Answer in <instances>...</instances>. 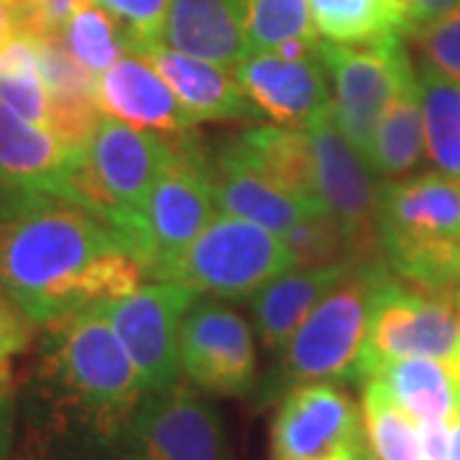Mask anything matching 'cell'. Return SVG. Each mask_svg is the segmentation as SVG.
I'll use <instances>...</instances> for the list:
<instances>
[{"label": "cell", "mask_w": 460, "mask_h": 460, "mask_svg": "<svg viewBox=\"0 0 460 460\" xmlns=\"http://www.w3.org/2000/svg\"><path fill=\"white\" fill-rule=\"evenodd\" d=\"M425 156V123L420 105L417 69L410 65L399 83L386 111L378 120L368 164L384 180H404Z\"/></svg>", "instance_id": "7402d4cb"}, {"label": "cell", "mask_w": 460, "mask_h": 460, "mask_svg": "<svg viewBox=\"0 0 460 460\" xmlns=\"http://www.w3.org/2000/svg\"><path fill=\"white\" fill-rule=\"evenodd\" d=\"M453 302H456V310H458V317H460V289L453 295Z\"/></svg>", "instance_id": "b9f144b4"}, {"label": "cell", "mask_w": 460, "mask_h": 460, "mask_svg": "<svg viewBox=\"0 0 460 460\" xmlns=\"http://www.w3.org/2000/svg\"><path fill=\"white\" fill-rule=\"evenodd\" d=\"M75 162L77 156L47 128L0 102V190H31L66 199Z\"/></svg>", "instance_id": "d6986e66"}, {"label": "cell", "mask_w": 460, "mask_h": 460, "mask_svg": "<svg viewBox=\"0 0 460 460\" xmlns=\"http://www.w3.org/2000/svg\"><path fill=\"white\" fill-rule=\"evenodd\" d=\"M295 266L284 235L243 217L215 215L174 261L166 279L215 299H251L263 284Z\"/></svg>", "instance_id": "ba28073f"}, {"label": "cell", "mask_w": 460, "mask_h": 460, "mask_svg": "<svg viewBox=\"0 0 460 460\" xmlns=\"http://www.w3.org/2000/svg\"><path fill=\"white\" fill-rule=\"evenodd\" d=\"M320 44V41H317ZM253 105L274 123L305 128L332 105V84L317 47L302 54H246L233 66Z\"/></svg>", "instance_id": "9a60e30c"}, {"label": "cell", "mask_w": 460, "mask_h": 460, "mask_svg": "<svg viewBox=\"0 0 460 460\" xmlns=\"http://www.w3.org/2000/svg\"><path fill=\"white\" fill-rule=\"evenodd\" d=\"M11 384H13V371H11L8 356H0V396L11 394Z\"/></svg>", "instance_id": "f35d334b"}, {"label": "cell", "mask_w": 460, "mask_h": 460, "mask_svg": "<svg viewBox=\"0 0 460 460\" xmlns=\"http://www.w3.org/2000/svg\"><path fill=\"white\" fill-rule=\"evenodd\" d=\"M174 141L177 154L172 164L148 190L131 226L120 233L144 266L146 279L154 281L166 279L174 261L217 215L205 148L192 138V133L174 136Z\"/></svg>", "instance_id": "8992f818"}, {"label": "cell", "mask_w": 460, "mask_h": 460, "mask_svg": "<svg viewBox=\"0 0 460 460\" xmlns=\"http://www.w3.org/2000/svg\"><path fill=\"white\" fill-rule=\"evenodd\" d=\"M410 33L420 47L422 62L460 84V8Z\"/></svg>", "instance_id": "d6a6232c"}, {"label": "cell", "mask_w": 460, "mask_h": 460, "mask_svg": "<svg viewBox=\"0 0 460 460\" xmlns=\"http://www.w3.org/2000/svg\"><path fill=\"white\" fill-rule=\"evenodd\" d=\"M11 33H13V18H11V13H8L5 3L0 0V44H3Z\"/></svg>", "instance_id": "ab89813d"}, {"label": "cell", "mask_w": 460, "mask_h": 460, "mask_svg": "<svg viewBox=\"0 0 460 460\" xmlns=\"http://www.w3.org/2000/svg\"><path fill=\"white\" fill-rule=\"evenodd\" d=\"M317 33L338 44H366L389 33H407L389 0H310Z\"/></svg>", "instance_id": "4316f807"}, {"label": "cell", "mask_w": 460, "mask_h": 460, "mask_svg": "<svg viewBox=\"0 0 460 460\" xmlns=\"http://www.w3.org/2000/svg\"><path fill=\"white\" fill-rule=\"evenodd\" d=\"M100 5L113 13L120 26L128 31L133 49L144 51L154 44H162L166 16L174 0H98Z\"/></svg>", "instance_id": "1f68e13d"}, {"label": "cell", "mask_w": 460, "mask_h": 460, "mask_svg": "<svg viewBox=\"0 0 460 460\" xmlns=\"http://www.w3.org/2000/svg\"><path fill=\"white\" fill-rule=\"evenodd\" d=\"M13 445V394L0 396V460H8Z\"/></svg>", "instance_id": "8d00e7d4"}, {"label": "cell", "mask_w": 460, "mask_h": 460, "mask_svg": "<svg viewBox=\"0 0 460 460\" xmlns=\"http://www.w3.org/2000/svg\"><path fill=\"white\" fill-rule=\"evenodd\" d=\"M361 266V263H358ZM356 269V263H330V266H313L302 269L295 266L279 274L277 279L263 284L256 295L251 296V314L253 325L261 338V343L271 350H279L281 345L292 338L305 317L335 289L341 281Z\"/></svg>", "instance_id": "44dd1931"}, {"label": "cell", "mask_w": 460, "mask_h": 460, "mask_svg": "<svg viewBox=\"0 0 460 460\" xmlns=\"http://www.w3.org/2000/svg\"><path fill=\"white\" fill-rule=\"evenodd\" d=\"M384 271V261L361 263L330 289L279 348V361L261 392L266 399L313 381H356L371 296Z\"/></svg>", "instance_id": "277c9868"}, {"label": "cell", "mask_w": 460, "mask_h": 460, "mask_svg": "<svg viewBox=\"0 0 460 460\" xmlns=\"http://www.w3.org/2000/svg\"><path fill=\"white\" fill-rule=\"evenodd\" d=\"M205 162L213 184L215 205L220 213L259 223L279 235L289 233L296 223L313 215L325 213L317 202L284 190L266 172H261L248 159L235 136L205 151Z\"/></svg>", "instance_id": "2e32d148"}, {"label": "cell", "mask_w": 460, "mask_h": 460, "mask_svg": "<svg viewBox=\"0 0 460 460\" xmlns=\"http://www.w3.org/2000/svg\"><path fill=\"white\" fill-rule=\"evenodd\" d=\"M118 438L123 460H228L220 411L184 381L141 396Z\"/></svg>", "instance_id": "8fae6325"}, {"label": "cell", "mask_w": 460, "mask_h": 460, "mask_svg": "<svg viewBox=\"0 0 460 460\" xmlns=\"http://www.w3.org/2000/svg\"><path fill=\"white\" fill-rule=\"evenodd\" d=\"M0 102L13 113L47 128L49 95L41 77L36 39L13 31L0 44Z\"/></svg>", "instance_id": "484cf974"}, {"label": "cell", "mask_w": 460, "mask_h": 460, "mask_svg": "<svg viewBox=\"0 0 460 460\" xmlns=\"http://www.w3.org/2000/svg\"><path fill=\"white\" fill-rule=\"evenodd\" d=\"M363 428L376 460H422L420 422L402 410L389 392L374 381H363Z\"/></svg>", "instance_id": "83f0119b"}, {"label": "cell", "mask_w": 460, "mask_h": 460, "mask_svg": "<svg viewBox=\"0 0 460 460\" xmlns=\"http://www.w3.org/2000/svg\"><path fill=\"white\" fill-rule=\"evenodd\" d=\"M235 141L246 151L248 159L277 184L323 208L317 195L313 144L305 128L281 126V123H259L235 133Z\"/></svg>", "instance_id": "603a6c76"}, {"label": "cell", "mask_w": 460, "mask_h": 460, "mask_svg": "<svg viewBox=\"0 0 460 460\" xmlns=\"http://www.w3.org/2000/svg\"><path fill=\"white\" fill-rule=\"evenodd\" d=\"M141 54L172 87L195 123H261L263 113L235 80L233 69L154 44Z\"/></svg>", "instance_id": "ac0fdd59"}, {"label": "cell", "mask_w": 460, "mask_h": 460, "mask_svg": "<svg viewBox=\"0 0 460 460\" xmlns=\"http://www.w3.org/2000/svg\"><path fill=\"white\" fill-rule=\"evenodd\" d=\"M198 292L181 281H151L131 295L98 305L131 356L146 392H162L181 378L180 332Z\"/></svg>", "instance_id": "7c38bea8"}, {"label": "cell", "mask_w": 460, "mask_h": 460, "mask_svg": "<svg viewBox=\"0 0 460 460\" xmlns=\"http://www.w3.org/2000/svg\"><path fill=\"white\" fill-rule=\"evenodd\" d=\"M399 358H432L460 376V317L453 296L414 289L386 269L371 296L356 381Z\"/></svg>", "instance_id": "52a82bcc"}, {"label": "cell", "mask_w": 460, "mask_h": 460, "mask_svg": "<svg viewBox=\"0 0 460 460\" xmlns=\"http://www.w3.org/2000/svg\"><path fill=\"white\" fill-rule=\"evenodd\" d=\"M460 8V0H414V8L407 18V31L422 29L438 18L447 16L450 11Z\"/></svg>", "instance_id": "d590c367"}, {"label": "cell", "mask_w": 460, "mask_h": 460, "mask_svg": "<svg viewBox=\"0 0 460 460\" xmlns=\"http://www.w3.org/2000/svg\"><path fill=\"white\" fill-rule=\"evenodd\" d=\"M317 41L310 0H248L246 54L314 47Z\"/></svg>", "instance_id": "f1b7e54d"}, {"label": "cell", "mask_w": 460, "mask_h": 460, "mask_svg": "<svg viewBox=\"0 0 460 460\" xmlns=\"http://www.w3.org/2000/svg\"><path fill=\"white\" fill-rule=\"evenodd\" d=\"M305 131L313 144L317 195L343 233L348 259L353 263L384 261L378 248L381 181L374 166L338 128L332 108L310 120Z\"/></svg>", "instance_id": "9c48e42d"}, {"label": "cell", "mask_w": 460, "mask_h": 460, "mask_svg": "<svg viewBox=\"0 0 460 460\" xmlns=\"http://www.w3.org/2000/svg\"><path fill=\"white\" fill-rule=\"evenodd\" d=\"M33 330L36 325L0 287V356L23 353L31 345Z\"/></svg>", "instance_id": "836d02e7"}, {"label": "cell", "mask_w": 460, "mask_h": 460, "mask_svg": "<svg viewBox=\"0 0 460 460\" xmlns=\"http://www.w3.org/2000/svg\"><path fill=\"white\" fill-rule=\"evenodd\" d=\"M66 51L80 65L100 77L111 65H115L123 54L133 49L128 31L120 26V21L108 13L98 0L83 5L75 16L69 18L65 31L59 33Z\"/></svg>", "instance_id": "f546056e"}, {"label": "cell", "mask_w": 460, "mask_h": 460, "mask_svg": "<svg viewBox=\"0 0 460 460\" xmlns=\"http://www.w3.org/2000/svg\"><path fill=\"white\" fill-rule=\"evenodd\" d=\"M414 69L429 162L440 174L460 181V84L425 62Z\"/></svg>", "instance_id": "d4e9b609"}, {"label": "cell", "mask_w": 460, "mask_h": 460, "mask_svg": "<svg viewBox=\"0 0 460 460\" xmlns=\"http://www.w3.org/2000/svg\"><path fill=\"white\" fill-rule=\"evenodd\" d=\"M447 460H460V407L450 417V458Z\"/></svg>", "instance_id": "74e56055"}, {"label": "cell", "mask_w": 460, "mask_h": 460, "mask_svg": "<svg viewBox=\"0 0 460 460\" xmlns=\"http://www.w3.org/2000/svg\"><path fill=\"white\" fill-rule=\"evenodd\" d=\"M49 376L105 438H118L146 394V384L100 307L47 325Z\"/></svg>", "instance_id": "3957f363"}, {"label": "cell", "mask_w": 460, "mask_h": 460, "mask_svg": "<svg viewBox=\"0 0 460 460\" xmlns=\"http://www.w3.org/2000/svg\"><path fill=\"white\" fill-rule=\"evenodd\" d=\"M271 460H374L363 414L328 381L289 389L271 422Z\"/></svg>", "instance_id": "4fadbf2b"}, {"label": "cell", "mask_w": 460, "mask_h": 460, "mask_svg": "<svg viewBox=\"0 0 460 460\" xmlns=\"http://www.w3.org/2000/svg\"><path fill=\"white\" fill-rule=\"evenodd\" d=\"M246 5L248 0H174L162 44L233 69L246 57Z\"/></svg>", "instance_id": "ffe728a7"}, {"label": "cell", "mask_w": 460, "mask_h": 460, "mask_svg": "<svg viewBox=\"0 0 460 460\" xmlns=\"http://www.w3.org/2000/svg\"><path fill=\"white\" fill-rule=\"evenodd\" d=\"M284 241L295 253L296 266L313 269V266H330V263L348 261V246L341 228L328 213H317L302 223H296L289 233H284ZM358 266V263H356Z\"/></svg>", "instance_id": "4dcf8cb0"}, {"label": "cell", "mask_w": 460, "mask_h": 460, "mask_svg": "<svg viewBox=\"0 0 460 460\" xmlns=\"http://www.w3.org/2000/svg\"><path fill=\"white\" fill-rule=\"evenodd\" d=\"M420 440H422V460L450 458V420L420 422Z\"/></svg>", "instance_id": "e575fe53"}, {"label": "cell", "mask_w": 460, "mask_h": 460, "mask_svg": "<svg viewBox=\"0 0 460 460\" xmlns=\"http://www.w3.org/2000/svg\"><path fill=\"white\" fill-rule=\"evenodd\" d=\"M317 54L332 84V118L348 141L368 159L378 120L394 95L402 72L411 65L402 33L366 44H338L320 39Z\"/></svg>", "instance_id": "30bf717a"}, {"label": "cell", "mask_w": 460, "mask_h": 460, "mask_svg": "<svg viewBox=\"0 0 460 460\" xmlns=\"http://www.w3.org/2000/svg\"><path fill=\"white\" fill-rule=\"evenodd\" d=\"M389 5L394 8L399 16L404 18V26H407V18H410V11L414 8V0H389Z\"/></svg>", "instance_id": "60d3db41"}, {"label": "cell", "mask_w": 460, "mask_h": 460, "mask_svg": "<svg viewBox=\"0 0 460 460\" xmlns=\"http://www.w3.org/2000/svg\"><path fill=\"white\" fill-rule=\"evenodd\" d=\"M181 374L210 394L243 396L256 386V345L248 323L223 299L205 296L184 314Z\"/></svg>", "instance_id": "5bb4252c"}, {"label": "cell", "mask_w": 460, "mask_h": 460, "mask_svg": "<svg viewBox=\"0 0 460 460\" xmlns=\"http://www.w3.org/2000/svg\"><path fill=\"white\" fill-rule=\"evenodd\" d=\"M174 154V136L133 128L102 115L90 144L75 162L66 199L98 215L120 235Z\"/></svg>", "instance_id": "5b68a950"}, {"label": "cell", "mask_w": 460, "mask_h": 460, "mask_svg": "<svg viewBox=\"0 0 460 460\" xmlns=\"http://www.w3.org/2000/svg\"><path fill=\"white\" fill-rule=\"evenodd\" d=\"M378 248L396 279L429 295L460 289V181L417 174L381 184Z\"/></svg>", "instance_id": "7a4b0ae2"}, {"label": "cell", "mask_w": 460, "mask_h": 460, "mask_svg": "<svg viewBox=\"0 0 460 460\" xmlns=\"http://www.w3.org/2000/svg\"><path fill=\"white\" fill-rule=\"evenodd\" d=\"M402 410L417 422L450 420L460 407V376L432 358H399L384 363L374 376Z\"/></svg>", "instance_id": "cb8c5ba5"}, {"label": "cell", "mask_w": 460, "mask_h": 460, "mask_svg": "<svg viewBox=\"0 0 460 460\" xmlns=\"http://www.w3.org/2000/svg\"><path fill=\"white\" fill-rule=\"evenodd\" d=\"M95 100L100 113L133 128L184 136L198 126L146 54L136 49L126 51L100 75Z\"/></svg>", "instance_id": "e0dca14e"}, {"label": "cell", "mask_w": 460, "mask_h": 460, "mask_svg": "<svg viewBox=\"0 0 460 460\" xmlns=\"http://www.w3.org/2000/svg\"><path fill=\"white\" fill-rule=\"evenodd\" d=\"M144 279L98 215L49 192L0 190V287L36 328L131 295Z\"/></svg>", "instance_id": "6da1fadb"}]
</instances>
